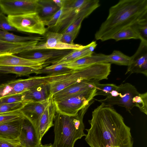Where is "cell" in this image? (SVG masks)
<instances>
[{
    "label": "cell",
    "instance_id": "cell-1",
    "mask_svg": "<svg viewBox=\"0 0 147 147\" xmlns=\"http://www.w3.org/2000/svg\"><path fill=\"white\" fill-rule=\"evenodd\" d=\"M85 140L90 147H133L130 127L112 107L102 104L92 113Z\"/></svg>",
    "mask_w": 147,
    "mask_h": 147
},
{
    "label": "cell",
    "instance_id": "cell-2",
    "mask_svg": "<svg viewBox=\"0 0 147 147\" xmlns=\"http://www.w3.org/2000/svg\"><path fill=\"white\" fill-rule=\"evenodd\" d=\"M146 16L147 0H121L110 8L108 16L96 32L95 38L102 41L111 39L119 31Z\"/></svg>",
    "mask_w": 147,
    "mask_h": 147
},
{
    "label": "cell",
    "instance_id": "cell-3",
    "mask_svg": "<svg viewBox=\"0 0 147 147\" xmlns=\"http://www.w3.org/2000/svg\"><path fill=\"white\" fill-rule=\"evenodd\" d=\"M90 102L78 112L75 116L64 115L56 112L54 119V147H74L76 142L86 134L84 132V116L90 105Z\"/></svg>",
    "mask_w": 147,
    "mask_h": 147
},
{
    "label": "cell",
    "instance_id": "cell-4",
    "mask_svg": "<svg viewBox=\"0 0 147 147\" xmlns=\"http://www.w3.org/2000/svg\"><path fill=\"white\" fill-rule=\"evenodd\" d=\"M100 5L98 0H65L61 15L51 32L63 34L73 22L81 17H87Z\"/></svg>",
    "mask_w": 147,
    "mask_h": 147
},
{
    "label": "cell",
    "instance_id": "cell-5",
    "mask_svg": "<svg viewBox=\"0 0 147 147\" xmlns=\"http://www.w3.org/2000/svg\"><path fill=\"white\" fill-rule=\"evenodd\" d=\"M111 64L108 62L94 64L82 68L72 69L61 73L47 75L48 82L65 80L70 85L84 80L106 79L111 72Z\"/></svg>",
    "mask_w": 147,
    "mask_h": 147
},
{
    "label": "cell",
    "instance_id": "cell-6",
    "mask_svg": "<svg viewBox=\"0 0 147 147\" xmlns=\"http://www.w3.org/2000/svg\"><path fill=\"white\" fill-rule=\"evenodd\" d=\"M96 88L91 89L54 101L57 112L69 116L77 115L93 100Z\"/></svg>",
    "mask_w": 147,
    "mask_h": 147
},
{
    "label": "cell",
    "instance_id": "cell-7",
    "mask_svg": "<svg viewBox=\"0 0 147 147\" xmlns=\"http://www.w3.org/2000/svg\"><path fill=\"white\" fill-rule=\"evenodd\" d=\"M117 89L113 91L108 96L104 99L97 100L104 106L110 107L118 105L125 107L131 113V111L135 106L132 102L133 97L139 94L135 87L126 83L117 86Z\"/></svg>",
    "mask_w": 147,
    "mask_h": 147
},
{
    "label": "cell",
    "instance_id": "cell-8",
    "mask_svg": "<svg viewBox=\"0 0 147 147\" xmlns=\"http://www.w3.org/2000/svg\"><path fill=\"white\" fill-rule=\"evenodd\" d=\"M7 17L9 24L17 30L40 35L46 32L43 22L36 12Z\"/></svg>",
    "mask_w": 147,
    "mask_h": 147
},
{
    "label": "cell",
    "instance_id": "cell-9",
    "mask_svg": "<svg viewBox=\"0 0 147 147\" xmlns=\"http://www.w3.org/2000/svg\"><path fill=\"white\" fill-rule=\"evenodd\" d=\"M45 82L44 77L41 76L11 80L0 85V98L23 93Z\"/></svg>",
    "mask_w": 147,
    "mask_h": 147
},
{
    "label": "cell",
    "instance_id": "cell-10",
    "mask_svg": "<svg viewBox=\"0 0 147 147\" xmlns=\"http://www.w3.org/2000/svg\"><path fill=\"white\" fill-rule=\"evenodd\" d=\"M38 0H0L2 12L8 16L36 12Z\"/></svg>",
    "mask_w": 147,
    "mask_h": 147
},
{
    "label": "cell",
    "instance_id": "cell-11",
    "mask_svg": "<svg viewBox=\"0 0 147 147\" xmlns=\"http://www.w3.org/2000/svg\"><path fill=\"white\" fill-rule=\"evenodd\" d=\"M62 35V34L49 32L46 34L45 42L42 43L38 42L36 44L30 46L28 48V51L46 49H80L85 46L79 44H69L64 43L61 40Z\"/></svg>",
    "mask_w": 147,
    "mask_h": 147
},
{
    "label": "cell",
    "instance_id": "cell-12",
    "mask_svg": "<svg viewBox=\"0 0 147 147\" xmlns=\"http://www.w3.org/2000/svg\"><path fill=\"white\" fill-rule=\"evenodd\" d=\"M125 74L140 73L147 76V41L141 40L136 53L131 60Z\"/></svg>",
    "mask_w": 147,
    "mask_h": 147
},
{
    "label": "cell",
    "instance_id": "cell-13",
    "mask_svg": "<svg viewBox=\"0 0 147 147\" xmlns=\"http://www.w3.org/2000/svg\"><path fill=\"white\" fill-rule=\"evenodd\" d=\"M19 139L22 147H38L41 144L36 128L24 116L22 120Z\"/></svg>",
    "mask_w": 147,
    "mask_h": 147
},
{
    "label": "cell",
    "instance_id": "cell-14",
    "mask_svg": "<svg viewBox=\"0 0 147 147\" xmlns=\"http://www.w3.org/2000/svg\"><path fill=\"white\" fill-rule=\"evenodd\" d=\"M66 50L46 49L33 50L16 55L24 58L45 62V64L57 61L71 51Z\"/></svg>",
    "mask_w": 147,
    "mask_h": 147
},
{
    "label": "cell",
    "instance_id": "cell-15",
    "mask_svg": "<svg viewBox=\"0 0 147 147\" xmlns=\"http://www.w3.org/2000/svg\"><path fill=\"white\" fill-rule=\"evenodd\" d=\"M53 96L51 94L49 97L45 100L28 102L20 110L24 116L34 124L38 131L40 117L53 98Z\"/></svg>",
    "mask_w": 147,
    "mask_h": 147
},
{
    "label": "cell",
    "instance_id": "cell-16",
    "mask_svg": "<svg viewBox=\"0 0 147 147\" xmlns=\"http://www.w3.org/2000/svg\"><path fill=\"white\" fill-rule=\"evenodd\" d=\"M45 62L28 59L9 53H0V66H23L38 69L43 68Z\"/></svg>",
    "mask_w": 147,
    "mask_h": 147
},
{
    "label": "cell",
    "instance_id": "cell-17",
    "mask_svg": "<svg viewBox=\"0 0 147 147\" xmlns=\"http://www.w3.org/2000/svg\"><path fill=\"white\" fill-rule=\"evenodd\" d=\"M99 81L95 80H84L74 84L53 95L54 101L67 96L90 89L96 88Z\"/></svg>",
    "mask_w": 147,
    "mask_h": 147
},
{
    "label": "cell",
    "instance_id": "cell-18",
    "mask_svg": "<svg viewBox=\"0 0 147 147\" xmlns=\"http://www.w3.org/2000/svg\"><path fill=\"white\" fill-rule=\"evenodd\" d=\"M57 112L56 107L53 98L47 106L40 118L38 127L39 138L41 140L44 134L51 127Z\"/></svg>",
    "mask_w": 147,
    "mask_h": 147
},
{
    "label": "cell",
    "instance_id": "cell-19",
    "mask_svg": "<svg viewBox=\"0 0 147 147\" xmlns=\"http://www.w3.org/2000/svg\"><path fill=\"white\" fill-rule=\"evenodd\" d=\"M97 45L96 41H93L85 45L84 48L80 49L73 50L60 59L51 63L52 64L67 63L91 55L93 54Z\"/></svg>",
    "mask_w": 147,
    "mask_h": 147
},
{
    "label": "cell",
    "instance_id": "cell-20",
    "mask_svg": "<svg viewBox=\"0 0 147 147\" xmlns=\"http://www.w3.org/2000/svg\"><path fill=\"white\" fill-rule=\"evenodd\" d=\"M24 100L39 102L48 98L51 94L48 82L37 85L23 93Z\"/></svg>",
    "mask_w": 147,
    "mask_h": 147
},
{
    "label": "cell",
    "instance_id": "cell-21",
    "mask_svg": "<svg viewBox=\"0 0 147 147\" xmlns=\"http://www.w3.org/2000/svg\"><path fill=\"white\" fill-rule=\"evenodd\" d=\"M102 62H108L107 55L102 53L92 54L91 55L67 63V67L71 69H79Z\"/></svg>",
    "mask_w": 147,
    "mask_h": 147
},
{
    "label": "cell",
    "instance_id": "cell-22",
    "mask_svg": "<svg viewBox=\"0 0 147 147\" xmlns=\"http://www.w3.org/2000/svg\"><path fill=\"white\" fill-rule=\"evenodd\" d=\"M22 118L0 124V137L12 139L19 138Z\"/></svg>",
    "mask_w": 147,
    "mask_h": 147
},
{
    "label": "cell",
    "instance_id": "cell-23",
    "mask_svg": "<svg viewBox=\"0 0 147 147\" xmlns=\"http://www.w3.org/2000/svg\"><path fill=\"white\" fill-rule=\"evenodd\" d=\"M60 9L53 0H38L36 12L44 22Z\"/></svg>",
    "mask_w": 147,
    "mask_h": 147
},
{
    "label": "cell",
    "instance_id": "cell-24",
    "mask_svg": "<svg viewBox=\"0 0 147 147\" xmlns=\"http://www.w3.org/2000/svg\"><path fill=\"white\" fill-rule=\"evenodd\" d=\"M39 69H40L23 66H0V73L14 74L19 77L28 76L31 74H36Z\"/></svg>",
    "mask_w": 147,
    "mask_h": 147
},
{
    "label": "cell",
    "instance_id": "cell-25",
    "mask_svg": "<svg viewBox=\"0 0 147 147\" xmlns=\"http://www.w3.org/2000/svg\"><path fill=\"white\" fill-rule=\"evenodd\" d=\"M42 38L40 37L20 36L0 30V40L5 42L14 43L34 40L39 41Z\"/></svg>",
    "mask_w": 147,
    "mask_h": 147
},
{
    "label": "cell",
    "instance_id": "cell-26",
    "mask_svg": "<svg viewBox=\"0 0 147 147\" xmlns=\"http://www.w3.org/2000/svg\"><path fill=\"white\" fill-rule=\"evenodd\" d=\"M131 39L141 40L140 37L132 26L119 31L113 36L111 39L118 41Z\"/></svg>",
    "mask_w": 147,
    "mask_h": 147
},
{
    "label": "cell",
    "instance_id": "cell-27",
    "mask_svg": "<svg viewBox=\"0 0 147 147\" xmlns=\"http://www.w3.org/2000/svg\"><path fill=\"white\" fill-rule=\"evenodd\" d=\"M131 57L127 56L117 50H114L111 54L107 55L108 62L111 64L128 66Z\"/></svg>",
    "mask_w": 147,
    "mask_h": 147
},
{
    "label": "cell",
    "instance_id": "cell-28",
    "mask_svg": "<svg viewBox=\"0 0 147 147\" xmlns=\"http://www.w3.org/2000/svg\"><path fill=\"white\" fill-rule=\"evenodd\" d=\"M67 63L53 64L38 70L36 74H47L49 75H53L61 73L71 69L67 67Z\"/></svg>",
    "mask_w": 147,
    "mask_h": 147
},
{
    "label": "cell",
    "instance_id": "cell-29",
    "mask_svg": "<svg viewBox=\"0 0 147 147\" xmlns=\"http://www.w3.org/2000/svg\"><path fill=\"white\" fill-rule=\"evenodd\" d=\"M132 26L140 37V40L147 41V16L140 19Z\"/></svg>",
    "mask_w": 147,
    "mask_h": 147
},
{
    "label": "cell",
    "instance_id": "cell-30",
    "mask_svg": "<svg viewBox=\"0 0 147 147\" xmlns=\"http://www.w3.org/2000/svg\"><path fill=\"white\" fill-rule=\"evenodd\" d=\"M118 86L113 84H97L96 88L95 96L102 95L109 96L113 90H116Z\"/></svg>",
    "mask_w": 147,
    "mask_h": 147
},
{
    "label": "cell",
    "instance_id": "cell-31",
    "mask_svg": "<svg viewBox=\"0 0 147 147\" xmlns=\"http://www.w3.org/2000/svg\"><path fill=\"white\" fill-rule=\"evenodd\" d=\"M132 102L135 106L138 107L142 112L147 115V92L139 93L134 96Z\"/></svg>",
    "mask_w": 147,
    "mask_h": 147
},
{
    "label": "cell",
    "instance_id": "cell-32",
    "mask_svg": "<svg viewBox=\"0 0 147 147\" xmlns=\"http://www.w3.org/2000/svg\"><path fill=\"white\" fill-rule=\"evenodd\" d=\"M29 102L24 100L9 104H0V114L20 110Z\"/></svg>",
    "mask_w": 147,
    "mask_h": 147
},
{
    "label": "cell",
    "instance_id": "cell-33",
    "mask_svg": "<svg viewBox=\"0 0 147 147\" xmlns=\"http://www.w3.org/2000/svg\"><path fill=\"white\" fill-rule=\"evenodd\" d=\"M24 117L20 110L0 114V124L20 119Z\"/></svg>",
    "mask_w": 147,
    "mask_h": 147
},
{
    "label": "cell",
    "instance_id": "cell-34",
    "mask_svg": "<svg viewBox=\"0 0 147 147\" xmlns=\"http://www.w3.org/2000/svg\"><path fill=\"white\" fill-rule=\"evenodd\" d=\"M81 26H79L71 32L62 34L61 41L64 43L69 44H74L73 41L78 35Z\"/></svg>",
    "mask_w": 147,
    "mask_h": 147
},
{
    "label": "cell",
    "instance_id": "cell-35",
    "mask_svg": "<svg viewBox=\"0 0 147 147\" xmlns=\"http://www.w3.org/2000/svg\"><path fill=\"white\" fill-rule=\"evenodd\" d=\"M19 138L17 139L7 138L0 137V147H20Z\"/></svg>",
    "mask_w": 147,
    "mask_h": 147
},
{
    "label": "cell",
    "instance_id": "cell-36",
    "mask_svg": "<svg viewBox=\"0 0 147 147\" xmlns=\"http://www.w3.org/2000/svg\"><path fill=\"white\" fill-rule=\"evenodd\" d=\"M23 93L14 95L0 98V104H9L24 100Z\"/></svg>",
    "mask_w": 147,
    "mask_h": 147
},
{
    "label": "cell",
    "instance_id": "cell-37",
    "mask_svg": "<svg viewBox=\"0 0 147 147\" xmlns=\"http://www.w3.org/2000/svg\"><path fill=\"white\" fill-rule=\"evenodd\" d=\"M0 30L6 31H16L17 30L9 23L7 17L0 11Z\"/></svg>",
    "mask_w": 147,
    "mask_h": 147
},
{
    "label": "cell",
    "instance_id": "cell-38",
    "mask_svg": "<svg viewBox=\"0 0 147 147\" xmlns=\"http://www.w3.org/2000/svg\"><path fill=\"white\" fill-rule=\"evenodd\" d=\"M63 7L60 9L48 20L44 22L45 26H47L48 28L50 29L56 24L62 12Z\"/></svg>",
    "mask_w": 147,
    "mask_h": 147
},
{
    "label": "cell",
    "instance_id": "cell-39",
    "mask_svg": "<svg viewBox=\"0 0 147 147\" xmlns=\"http://www.w3.org/2000/svg\"><path fill=\"white\" fill-rule=\"evenodd\" d=\"M85 18V17L82 16L76 20L65 29L63 33L71 32L79 26H81L82 21Z\"/></svg>",
    "mask_w": 147,
    "mask_h": 147
},
{
    "label": "cell",
    "instance_id": "cell-40",
    "mask_svg": "<svg viewBox=\"0 0 147 147\" xmlns=\"http://www.w3.org/2000/svg\"><path fill=\"white\" fill-rule=\"evenodd\" d=\"M55 3L60 8L63 7L65 0H53Z\"/></svg>",
    "mask_w": 147,
    "mask_h": 147
},
{
    "label": "cell",
    "instance_id": "cell-41",
    "mask_svg": "<svg viewBox=\"0 0 147 147\" xmlns=\"http://www.w3.org/2000/svg\"><path fill=\"white\" fill-rule=\"evenodd\" d=\"M38 147H54L53 145L51 143L49 144H45V145H42L41 144L40 145L38 146Z\"/></svg>",
    "mask_w": 147,
    "mask_h": 147
},
{
    "label": "cell",
    "instance_id": "cell-42",
    "mask_svg": "<svg viewBox=\"0 0 147 147\" xmlns=\"http://www.w3.org/2000/svg\"><path fill=\"white\" fill-rule=\"evenodd\" d=\"M20 147H22L20 146Z\"/></svg>",
    "mask_w": 147,
    "mask_h": 147
}]
</instances>
